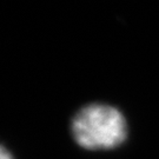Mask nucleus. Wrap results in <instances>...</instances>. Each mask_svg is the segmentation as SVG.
I'll return each mask as SVG.
<instances>
[{
    "label": "nucleus",
    "mask_w": 159,
    "mask_h": 159,
    "mask_svg": "<svg viewBox=\"0 0 159 159\" xmlns=\"http://www.w3.org/2000/svg\"><path fill=\"white\" fill-rule=\"evenodd\" d=\"M71 132L75 143L85 150H112L126 140L127 123L117 107L94 102L74 114Z\"/></svg>",
    "instance_id": "obj_1"
},
{
    "label": "nucleus",
    "mask_w": 159,
    "mask_h": 159,
    "mask_svg": "<svg viewBox=\"0 0 159 159\" xmlns=\"http://www.w3.org/2000/svg\"><path fill=\"white\" fill-rule=\"evenodd\" d=\"M0 159H14L11 152L4 145L1 146V150H0Z\"/></svg>",
    "instance_id": "obj_2"
}]
</instances>
